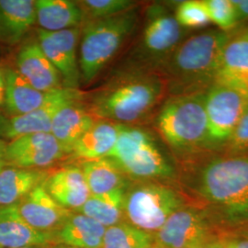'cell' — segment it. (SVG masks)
<instances>
[{
	"label": "cell",
	"mask_w": 248,
	"mask_h": 248,
	"mask_svg": "<svg viewBox=\"0 0 248 248\" xmlns=\"http://www.w3.org/2000/svg\"><path fill=\"white\" fill-rule=\"evenodd\" d=\"M188 185L219 222H248V155L204 153L185 163Z\"/></svg>",
	"instance_id": "obj_1"
},
{
	"label": "cell",
	"mask_w": 248,
	"mask_h": 248,
	"mask_svg": "<svg viewBox=\"0 0 248 248\" xmlns=\"http://www.w3.org/2000/svg\"><path fill=\"white\" fill-rule=\"evenodd\" d=\"M164 78L156 73L118 69L106 82L83 96L88 111L97 120L142 125L168 98Z\"/></svg>",
	"instance_id": "obj_2"
},
{
	"label": "cell",
	"mask_w": 248,
	"mask_h": 248,
	"mask_svg": "<svg viewBox=\"0 0 248 248\" xmlns=\"http://www.w3.org/2000/svg\"><path fill=\"white\" fill-rule=\"evenodd\" d=\"M232 32L212 29L186 37L157 71L167 84L168 95L202 93L214 84Z\"/></svg>",
	"instance_id": "obj_3"
},
{
	"label": "cell",
	"mask_w": 248,
	"mask_h": 248,
	"mask_svg": "<svg viewBox=\"0 0 248 248\" xmlns=\"http://www.w3.org/2000/svg\"><path fill=\"white\" fill-rule=\"evenodd\" d=\"M205 92L169 96L155 116V131L183 164L209 153Z\"/></svg>",
	"instance_id": "obj_4"
},
{
	"label": "cell",
	"mask_w": 248,
	"mask_h": 248,
	"mask_svg": "<svg viewBox=\"0 0 248 248\" xmlns=\"http://www.w3.org/2000/svg\"><path fill=\"white\" fill-rule=\"evenodd\" d=\"M167 145L143 125L119 124V136L108 155L125 177L138 181L175 179L177 169Z\"/></svg>",
	"instance_id": "obj_5"
},
{
	"label": "cell",
	"mask_w": 248,
	"mask_h": 248,
	"mask_svg": "<svg viewBox=\"0 0 248 248\" xmlns=\"http://www.w3.org/2000/svg\"><path fill=\"white\" fill-rule=\"evenodd\" d=\"M140 21L141 10L136 6L111 18L83 23L78 54L81 84L98 77L135 33Z\"/></svg>",
	"instance_id": "obj_6"
},
{
	"label": "cell",
	"mask_w": 248,
	"mask_h": 248,
	"mask_svg": "<svg viewBox=\"0 0 248 248\" xmlns=\"http://www.w3.org/2000/svg\"><path fill=\"white\" fill-rule=\"evenodd\" d=\"M169 8L153 3L144 9L142 31L121 69L156 73L186 38Z\"/></svg>",
	"instance_id": "obj_7"
},
{
	"label": "cell",
	"mask_w": 248,
	"mask_h": 248,
	"mask_svg": "<svg viewBox=\"0 0 248 248\" xmlns=\"http://www.w3.org/2000/svg\"><path fill=\"white\" fill-rule=\"evenodd\" d=\"M186 204L173 186L159 181H138L126 188L124 216L133 226L154 235Z\"/></svg>",
	"instance_id": "obj_8"
},
{
	"label": "cell",
	"mask_w": 248,
	"mask_h": 248,
	"mask_svg": "<svg viewBox=\"0 0 248 248\" xmlns=\"http://www.w3.org/2000/svg\"><path fill=\"white\" fill-rule=\"evenodd\" d=\"M222 223L206 207L186 204L154 234L156 248H205L219 243Z\"/></svg>",
	"instance_id": "obj_9"
},
{
	"label": "cell",
	"mask_w": 248,
	"mask_h": 248,
	"mask_svg": "<svg viewBox=\"0 0 248 248\" xmlns=\"http://www.w3.org/2000/svg\"><path fill=\"white\" fill-rule=\"evenodd\" d=\"M244 93L214 83L205 92L207 151L222 153L229 141L248 102Z\"/></svg>",
	"instance_id": "obj_10"
},
{
	"label": "cell",
	"mask_w": 248,
	"mask_h": 248,
	"mask_svg": "<svg viewBox=\"0 0 248 248\" xmlns=\"http://www.w3.org/2000/svg\"><path fill=\"white\" fill-rule=\"evenodd\" d=\"M81 29L82 26L59 31L36 30L37 42L59 73L65 89H78L81 85L78 55Z\"/></svg>",
	"instance_id": "obj_11"
},
{
	"label": "cell",
	"mask_w": 248,
	"mask_h": 248,
	"mask_svg": "<svg viewBox=\"0 0 248 248\" xmlns=\"http://www.w3.org/2000/svg\"><path fill=\"white\" fill-rule=\"evenodd\" d=\"M79 89H55L45 104L24 115L0 114V138L12 141L27 134L50 133L53 118L63 105L73 99L83 97Z\"/></svg>",
	"instance_id": "obj_12"
},
{
	"label": "cell",
	"mask_w": 248,
	"mask_h": 248,
	"mask_svg": "<svg viewBox=\"0 0 248 248\" xmlns=\"http://www.w3.org/2000/svg\"><path fill=\"white\" fill-rule=\"evenodd\" d=\"M66 156L60 143L51 133L27 134L8 142V167L43 169Z\"/></svg>",
	"instance_id": "obj_13"
},
{
	"label": "cell",
	"mask_w": 248,
	"mask_h": 248,
	"mask_svg": "<svg viewBox=\"0 0 248 248\" xmlns=\"http://www.w3.org/2000/svg\"><path fill=\"white\" fill-rule=\"evenodd\" d=\"M215 83L236 89L248 97V24L231 33L221 53Z\"/></svg>",
	"instance_id": "obj_14"
},
{
	"label": "cell",
	"mask_w": 248,
	"mask_h": 248,
	"mask_svg": "<svg viewBox=\"0 0 248 248\" xmlns=\"http://www.w3.org/2000/svg\"><path fill=\"white\" fill-rule=\"evenodd\" d=\"M16 65V71L39 91L50 92L63 88L59 73L45 56L37 41L22 45L17 55Z\"/></svg>",
	"instance_id": "obj_15"
},
{
	"label": "cell",
	"mask_w": 248,
	"mask_h": 248,
	"mask_svg": "<svg viewBox=\"0 0 248 248\" xmlns=\"http://www.w3.org/2000/svg\"><path fill=\"white\" fill-rule=\"evenodd\" d=\"M20 216L31 227L44 232H52L70 215L71 211L57 203L45 189L44 182L34 187L17 203Z\"/></svg>",
	"instance_id": "obj_16"
},
{
	"label": "cell",
	"mask_w": 248,
	"mask_h": 248,
	"mask_svg": "<svg viewBox=\"0 0 248 248\" xmlns=\"http://www.w3.org/2000/svg\"><path fill=\"white\" fill-rule=\"evenodd\" d=\"M95 121L96 119L88 111L83 102V97H81L69 101L57 111L53 118L50 133L60 143L66 155H70L76 142Z\"/></svg>",
	"instance_id": "obj_17"
},
{
	"label": "cell",
	"mask_w": 248,
	"mask_h": 248,
	"mask_svg": "<svg viewBox=\"0 0 248 248\" xmlns=\"http://www.w3.org/2000/svg\"><path fill=\"white\" fill-rule=\"evenodd\" d=\"M53 239L52 232L37 230L25 222L17 204L0 207V248H38Z\"/></svg>",
	"instance_id": "obj_18"
},
{
	"label": "cell",
	"mask_w": 248,
	"mask_h": 248,
	"mask_svg": "<svg viewBox=\"0 0 248 248\" xmlns=\"http://www.w3.org/2000/svg\"><path fill=\"white\" fill-rule=\"evenodd\" d=\"M44 186L49 195L66 210H78L90 196L82 170L68 167L48 175Z\"/></svg>",
	"instance_id": "obj_19"
},
{
	"label": "cell",
	"mask_w": 248,
	"mask_h": 248,
	"mask_svg": "<svg viewBox=\"0 0 248 248\" xmlns=\"http://www.w3.org/2000/svg\"><path fill=\"white\" fill-rule=\"evenodd\" d=\"M35 23V0H0L1 44L18 45Z\"/></svg>",
	"instance_id": "obj_20"
},
{
	"label": "cell",
	"mask_w": 248,
	"mask_h": 248,
	"mask_svg": "<svg viewBox=\"0 0 248 248\" xmlns=\"http://www.w3.org/2000/svg\"><path fill=\"white\" fill-rule=\"evenodd\" d=\"M53 91H39L15 69L5 70L4 107L10 117L24 115L35 110L45 104Z\"/></svg>",
	"instance_id": "obj_21"
},
{
	"label": "cell",
	"mask_w": 248,
	"mask_h": 248,
	"mask_svg": "<svg viewBox=\"0 0 248 248\" xmlns=\"http://www.w3.org/2000/svg\"><path fill=\"white\" fill-rule=\"evenodd\" d=\"M36 23L46 31H59L83 25L84 16L78 1L35 0Z\"/></svg>",
	"instance_id": "obj_22"
},
{
	"label": "cell",
	"mask_w": 248,
	"mask_h": 248,
	"mask_svg": "<svg viewBox=\"0 0 248 248\" xmlns=\"http://www.w3.org/2000/svg\"><path fill=\"white\" fill-rule=\"evenodd\" d=\"M119 136V124L97 120L72 149L71 155L83 161L107 157L113 149Z\"/></svg>",
	"instance_id": "obj_23"
},
{
	"label": "cell",
	"mask_w": 248,
	"mask_h": 248,
	"mask_svg": "<svg viewBox=\"0 0 248 248\" xmlns=\"http://www.w3.org/2000/svg\"><path fill=\"white\" fill-rule=\"evenodd\" d=\"M105 231L106 227L88 216L71 213L60 226L57 238L73 248H101Z\"/></svg>",
	"instance_id": "obj_24"
},
{
	"label": "cell",
	"mask_w": 248,
	"mask_h": 248,
	"mask_svg": "<svg viewBox=\"0 0 248 248\" xmlns=\"http://www.w3.org/2000/svg\"><path fill=\"white\" fill-rule=\"evenodd\" d=\"M48 175L43 169L5 168L0 172V207L18 203Z\"/></svg>",
	"instance_id": "obj_25"
},
{
	"label": "cell",
	"mask_w": 248,
	"mask_h": 248,
	"mask_svg": "<svg viewBox=\"0 0 248 248\" xmlns=\"http://www.w3.org/2000/svg\"><path fill=\"white\" fill-rule=\"evenodd\" d=\"M80 169L83 172L90 195H101L128 186L126 177L108 157L83 161Z\"/></svg>",
	"instance_id": "obj_26"
},
{
	"label": "cell",
	"mask_w": 248,
	"mask_h": 248,
	"mask_svg": "<svg viewBox=\"0 0 248 248\" xmlns=\"http://www.w3.org/2000/svg\"><path fill=\"white\" fill-rule=\"evenodd\" d=\"M126 188H118L101 195H90L77 212L110 227L121 222L124 215Z\"/></svg>",
	"instance_id": "obj_27"
},
{
	"label": "cell",
	"mask_w": 248,
	"mask_h": 248,
	"mask_svg": "<svg viewBox=\"0 0 248 248\" xmlns=\"http://www.w3.org/2000/svg\"><path fill=\"white\" fill-rule=\"evenodd\" d=\"M154 235L129 222H119L108 227L101 248H152Z\"/></svg>",
	"instance_id": "obj_28"
},
{
	"label": "cell",
	"mask_w": 248,
	"mask_h": 248,
	"mask_svg": "<svg viewBox=\"0 0 248 248\" xmlns=\"http://www.w3.org/2000/svg\"><path fill=\"white\" fill-rule=\"evenodd\" d=\"M84 16V23L89 20L111 18L138 6L132 0H82L78 1Z\"/></svg>",
	"instance_id": "obj_29"
},
{
	"label": "cell",
	"mask_w": 248,
	"mask_h": 248,
	"mask_svg": "<svg viewBox=\"0 0 248 248\" xmlns=\"http://www.w3.org/2000/svg\"><path fill=\"white\" fill-rule=\"evenodd\" d=\"M174 17L183 29H200L211 23L203 0H186L179 2Z\"/></svg>",
	"instance_id": "obj_30"
},
{
	"label": "cell",
	"mask_w": 248,
	"mask_h": 248,
	"mask_svg": "<svg viewBox=\"0 0 248 248\" xmlns=\"http://www.w3.org/2000/svg\"><path fill=\"white\" fill-rule=\"evenodd\" d=\"M211 22L220 31L232 32L238 28L235 9L232 0H203Z\"/></svg>",
	"instance_id": "obj_31"
},
{
	"label": "cell",
	"mask_w": 248,
	"mask_h": 248,
	"mask_svg": "<svg viewBox=\"0 0 248 248\" xmlns=\"http://www.w3.org/2000/svg\"><path fill=\"white\" fill-rule=\"evenodd\" d=\"M222 154L227 155H248V100L239 122L232 131Z\"/></svg>",
	"instance_id": "obj_32"
},
{
	"label": "cell",
	"mask_w": 248,
	"mask_h": 248,
	"mask_svg": "<svg viewBox=\"0 0 248 248\" xmlns=\"http://www.w3.org/2000/svg\"><path fill=\"white\" fill-rule=\"evenodd\" d=\"M235 9L238 27L248 21V0H232Z\"/></svg>",
	"instance_id": "obj_33"
},
{
	"label": "cell",
	"mask_w": 248,
	"mask_h": 248,
	"mask_svg": "<svg viewBox=\"0 0 248 248\" xmlns=\"http://www.w3.org/2000/svg\"><path fill=\"white\" fill-rule=\"evenodd\" d=\"M221 245L222 248H248V234L224 238Z\"/></svg>",
	"instance_id": "obj_34"
},
{
	"label": "cell",
	"mask_w": 248,
	"mask_h": 248,
	"mask_svg": "<svg viewBox=\"0 0 248 248\" xmlns=\"http://www.w3.org/2000/svg\"><path fill=\"white\" fill-rule=\"evenodd\" d=\"M7 146H8V142L0 138V172L8 167L7 159H6Z\"/></svg>",
	"instance_id": "obj_35"
},
{
	"label": "cell",
	"mask_w": 248,
	"mask_h": 248,
	"mask_svg": "<svg viewBox=\"0 0 248 248\" xmlns=\"http://www.w3.org/2000/svg\"><path fill=\"white\" fill-rule=\"evenodd\" d=\"M5 100V70L0 68V107L4 105Z\"/></svg>",
	"instance_id": "obj_36"
},
{
	"label": "cell",
	"mask_w": 248,
	"mask_h": 248,
	"mask_svg": "<svg viewBox=\"0 0 248 248\" xmlns=\"http://www.w3.org/2000/svg\"><path fill=\"white\" fill-rule=\"evenodd\" d=\"M221 241H222V240H221ZM221 241H220L219 243H217V244H214L213 246H210V247L205 248H222V245H221Z\"/></svg>",
	"instance_id": "obj_37"
},
{
	"label": "cell",
	"mask_w": 248,
	"mask_h": 248,
	"mask_svg": "<svg viewBox=\"0 0 248 248\" xmlns=\"http://www.w3.org/2000/svg\"><path fill=\"white\" fill-rule=\"evenodd\" d=\"M53 248H73V247H69V246H65V245H62V246H58V247H54Z\"/></svg>",
	"instance_id": "obj_38"
},
{
	"label": "cell",
	"mask_w": 248,
	"mask_h": 248,
	"mask_svg": "<svg viewBox=\"0 0 248 248\" xmlns=\"http://www.w3.org/2000/svg\"><path fill=\"white\" fill-rule=\"evenodd\" d=\"M37 248V247H28V248Z\"/></svg>",
	"instance_id": "obj_39"
},
{
	"label": "cell",
	"mask_w": 248,
	"mask_h": 248,
	"mask_svg": "<svg viewBox=\"0 0 248 248\" xmlns=\"http://www.w3.org/2000/svg\"><path fill=\"white\" fill-rule=\"evenodd\" d=\"M155 248V247H154V248Z\"/></svg>",
	"instance_id": "obj_40"
}]
</instances>
